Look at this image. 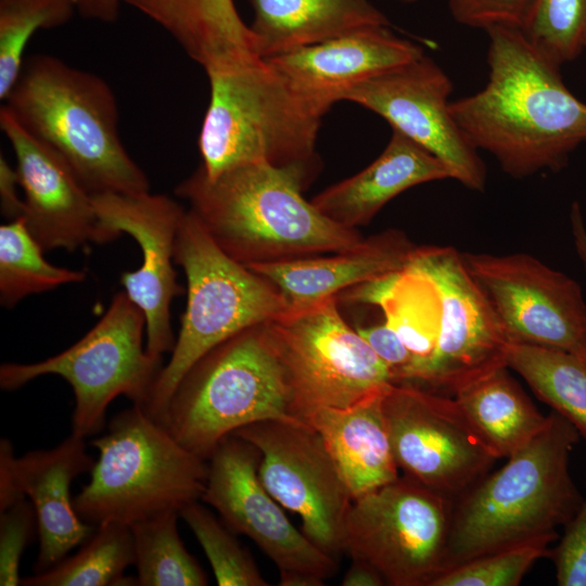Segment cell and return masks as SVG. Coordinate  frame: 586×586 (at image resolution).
Masks as SVG:
<instances>
[{
    "instance_id": "6da1fadb",
    "label": "cell",
    "mask_w": 586,
    "mask_h": 586,
    "mask_svg": "<svg viewBox=\"0 0 586 586\" xmlns=\"http://www.w3.org/2000/svg\"><path fill=\"white\" fill-rule=\"evenodd\" d=\"M488 35V79L454 100L451 114L470 143L486 151L507 175L521 179L563 168L586 143V103L565 86L560 65L517 27Z\"/></svg>"
},
{
    "instance_id": "7a4b0ae2",
    "label": "cell",
    "mask_w": 586,
    "mask_h": 586,
    "mask_svg": "<svg viewBox=\"0 0 586 586\" xmlns=\"http://www.w3.org/2000/svg\"><path fill=\"white\" fill-rule=\"evenodd\" d=\"M318 167L254 163L208 179L199 167L175 189L215 243L247 266L336 253L365 239L303 195Z\"/></svg>"
},
{
    "instance_id": "3957f363",
    "label": "cell",
    "mask_w": 586,
    "mask_h": 586,
    "mask_svg": "<svg viewBox=\"0 0 586 586\" xmlns=\"http://www.w3.org/2000/svg\"><path fill=\"white\" fill-rule=\"evenodd\" d=\"M579 437L552 411L534 440L462 494L453 510L443 571L564 526L584 499L569 471Z\"/></svg>"
},
{
    "instance_id": "277c9868",
    "label": "cell",
    "mask_w": 586,
    "mask_h": 586,
    "mask_svg": "<svg viewBox=\"0 0 586 586\" xmlns=\"http://www.w3.org/2000/svg\"><path fill=\"white\" fill-rule=\"evenodd\" d=\"M4 105L65 160L92 195L150 192L148 176L122 142L115 94L100 76L35 54L25 59Z\"/></svg>"
},
{
    "instance_id": "5b68a950",
    "label": "cell",
    "mask_w": 586,
    "mask_h": 586,
    "mask_svg": "<svg viewBox=\"0 0 586 586\" xmlns=\"http://www.w3.org/2000/svg\"><path fill=\"white\" fill-rule=\"evenodd\" d=\"M200 168L208 179L247 164L318 167L321 115L266 59L206 73Z\"/></svg>"
},
{
    "instance_id": "8992f818",
    "label": "cell",
    "mask_w": 586,
    "mask_h": 586,
    "mask_svg": "<svg viewBox=\"0 0 586 586\" xmlns=\"http://www.w3.org/2000/svg\"><path fill=\"white\" fill-rule=\"evenodd\" d=\"M267 420L307 424L293 413L282 365L263 323L200 358L175 387L158 422L208 460L225 437Z\"/></svg>"
},
{
    "instance_id": "52a82bcc",
    "label": "cell",
    "mask_w": 586,
    "mask_h": 586,
    "mask_svg": "<svg viewBox=\"0 0 586 586\" xmlns=\"http://www.w3.org/2000/svg\"><path fill=\"white\" fill-rule=\"evenodd\" d=\"M91 445L99 458L90 481L73 498L76 513L88 524L131 525L163 512H180L202 498L208 460L189 451L138 405L115 415L107 432Z\"/></svg>"
},
{
    "instance_id": "ba28073f",
    "label": "cell",
    "mask_w": 586,
    "mask_h": 586,
    "mask_svg": "<svg viewBox=\"0 0 586 586\" xmlns=\"http://www.w3.org/2000/svg\"><path fill=\"white\" fill-rule=\"evenodd\" d=\"M174 260L187 278V306L171 357L143 408L157 421L181 378L200 358L289 308L269 281L226 254L190 209L178 229Z\"/></svg>"
},
{
    "instance_id": "9c48e42d",
    "label": "cell",
    "mask_w": 586,
    "mask_h": 586,
    "mask_svg": "<svg viewBox=\"0 0 586 586\" xmlns=\"http://www.w3.org/2000/svg\"><path fill=\"white\" fill-rule=\"evenodd\" d=\"M142 310L125 291L112 298L101 319L64 352L33 364L5 362L0 367V386L14 391L34 379L55 374L72 387L75 406L72 433L88 437L105 424L109 405L119 395L145 408L163 358L146 353Z\"/></svg>"
},
{
    "instance_id": "30bf717a",
    "label": "cell",
    "mask_w": 586,
    "mask_h": 586,
    "mask_svg": "<svg viewBox=\"0 0 586 586\" xmlns=\"http://www.w3.org/2000/svg\"><path fill=\"white\" fill-rule=\"evenodd\" d=\"M265 327L293 413L303 422L318 409L351 406L394 383L388 367L342 318L336 295L288 308Z\"/></svg>"
},
{
    "instance_id": "8fae6325",
    "label": "cell",
    "mask_w": 586,
    "mask_h": 586,
    "mask_svg": "<svg viewBox=\"0 0 586 586\" xmlns=\"http://www.w3.org/2000/svg\"><path fill=\"white\" fill-rule=\"evenodd\" d=\"M454 507L419 482L398 477L353 500L341 551L371 564L392 586H430L443 571Z\"/></svg>"
},
{
    "instance_id": "7c38bea8",
    "label": "cell",
    "mask_w": 586,
    "mask_h": 586,
    "mask_svg": "<svg viewBox=\"0 0 586 586\" xmlns=\"http://www.w3.org/2000/svg\"><path fill=\"white\" fill-rule=\"evenodd\" d=\"M424 276L440 302V334L409 382L444 395L507 366L511 342L487 296L453 246L416 247L407 266ZM508 367V366H507Z\"/></svg>"
},
{
    "instance_id": "4fadbf2b",
    "label": "cell",
    "mask_w": 586,
    "mask_h": 586,
    "mask_svg": "<svg viewBox=\"0 0 586 586\" xmlns=\"http://www.w3.org/2000/svg\"><path fill=\"white\" fill-rule=\"evenodd\" d=\"M383 411L398 469L446 497H460L498 459L454 397L393 383L385 391Z\"/></svg>"
},
{
    "instance_id": "5bb4252c",
    "label": "cell",
    "mask_w": 586,
    "mask_h": 586,
    "mask_svg": "<svg viewBox=\"0 0 586 586\" xmlns=\"http://www.w3.org/2000/svg\"><path fill=\"white\" fill-rule=\"evenodd\" d=\"M259 450L229 435L208 459L201 500L235 534L249 536L277 565L282 586H321L336 572L334 557L286 518L258 476Z\"/></svg>"
},
{
    "instance_id": "9a60e30c",
    "label": "cell",
    "mask_w": 586,
    "mask_h": 586,
    "mask_svg": "<svg viewBox=\"0 0 586 586\" xmlns=\"http://www.w3.org/2000/svg\"><path fill=\"white\" fill-rule=\"evenodd\" d=\"M462 257L511 343L586 353V303L574 279L527 253Z\"/></svg>"
},
{
    "instance_id": "2e32d148",
    "label": "cell",
    "mask_w": 586,
    "mask_h": 586,
    "mask_svg": "<svg viewBox=\"0 0 586 586\" xmlns=\"http://www.w3.org/2000/svg\"><path fill=\"white\" fill-rule=\"evenodd\" d=\"M260 453L258 476L268 493L300 515L302 532L334 557L353 498L321 436L308 424L259 421L232 433Z\"/></svg>"
},
{
    "instance_id": "e0dca14e",
    "label": "cell",
    "mask_w": 586,
    "mask_h": 586,
    "mask_svg": "<svg viewBox=\"0 0 586 586\" xmlns=\"http://www.w3.org/2000/svg\"><path fill=\"white\" fill-rule=\"evenodd\" d=\"M453 82L425 54L351 88L342 101L357 103L443 162L469 190L483 192L487 173L479 151L450 111Z\"/></svg>"
},
{
    "instance_id": "ac0fdd59",
    "label": "cell",
    "mask_w": 586,
    "mask_h": 586,
    "mask_svg": "<svg viewBox=\"0 0 586 586\" xmlns=\"http://www.w3.org/2000/svg\"><path fill=\"white\" fill-rule=\"evenodd\" d=\"M93 196L99 221V243L113 241L122 232L140 245L142 265L122 275L128 297L142 310L145 349L163 358L175 347L170 305L183 293L174 269L175 243L186 209L164 194L102 193Z\"/></svg>"
},
{
    "instance_id": "d6986e66",
    "label": "cell",
    "mask_w": 586,
    "mask_h": 586,
    "mask_svg": "<svg viewBox=\"0 0 586 586\" xmlns=\"http://www.w3.org/2000/svg\"><path fill=\"white\" fill-rule=\"evenodd\" d=\"M0 128L16 157L24 192L23 217L41 249L74 252L99 243V221L92 194L65 160L29 133L2 105Z\"/></svg>"
},
{
    "instance_id": "ffe728a7",
    "label": "cell",
    "mask_w": 586,
    "mask_h": 586,
    "mask_svg": "<svg viewBox=\"0 0 586 586\" xmlns=\"http://www.w3.org/2000/svg\"><path fill=\"white\" fill-rule=\"evenodd\" d=\"M422 54L388 26H370L266 60L324 115L351 88Z\"/></svg>"
},
{
    "instance_id": "44dd1931",
    "label": "cell",
    "mask_w": 586,
    "mask_h": 586,
    "mask_svg": "<svg viewBox=\"0 0 586 586\" xmlns=\"http://www.w3.org/2000/svg\"><path fill=\"white\" fill-rule=\"evenodd\" d=\"M94 464L85 437L72 433L58 446L15 457L16 497H27L34 506L39 536L36 573L55 565L81 545L95 526L76 513L69 487L75 477L90 472Z\"/></svg>"
},
{
    "instance_id": "7402d4cb",
    "label": "cell",
    "mask_w": 586,
    "mask_h": 586,
    "mask_svg": "<svg viewBox=\"0 0 586 586\" xmlns=\"http://www.w3.org/2000/svg\"><path fill=\"white\" fill-rule=\"evenodd\" d=\"M417 245L405 232L388 229L349 250L310 257L247 265L269 281L289 308L315 303L407 268Z\"/></svg>"
},
{
    "instance_id": "603a6c76",
    "label": "cell",
    "mask_w": 586,
    "mask_h": 586,
    "mask_svg": "<svg viewBox=\"0 0 586 586\" xmlns=\"http://www.w3.org/2000/svg\"><path fill=\"white\" fill-rule=\"evenodd\" d=\"M451 179L446 165L403 133L392 130L382 153L358 174L326 188L311 203L329 219L357 229L402 192L430 181Z\"/></svg>"
},
{
    "instance_id": "cb8c5ba5",
    "label": "cell",
    "mask_w": 586,
    "mask_h": 586,
    "mask_svg": "<svg viewBox=\"0 0 586 586\" xmlns=\"http://www.w3.org/2000/svg\"><path fill=\"white\" fill-rule=\"evenodd\" d=\"M387 387L305 420L321 436L353 500L399 477L383 411Z\"/></svg>"
},
{
    "instance_id": "d4e9b609",
    "label": "cell",
    "mask_w": 586,
    "mask_h": 586,
    "mask_svg": "<svg viewBox=\"0 0 586 586\" xmlns=\"http://www.w3.org/2000/svg\"><path fill=\"white\" fill-rule=\"evenodd\" d=\"M161 26L205 72L260 56L233 0H123Z\"/></svg>"
},
{
    "instance_id": "484cf974",
    "label": "cell",
    "mask_w": 586,
    "mask_h": 586,
    "mask_svg": "<svg viewBox=\"0 0 586 586\" xmlns=\"http://www.w3.org/2000/svg\"><path fill=\"white\" fill-rule=\"evenodd\" d=\"M257 54H284L370 26H390L372 0H249Z\"/></svg>"
},
{
    "instance_id": "4316f807",
    "label": "cell",
    "mask_w": 586,
    "mask_h": 586,
    "mask_svg": "<svg viewBox=\"0 0 586 586\" xmlns=\"http://www.w3.org/2000/svg\"><path fill=\"white\" fill-rule=\"evenodd\" d=\"M454 398L498 459L527 445L549 420V415L536 408L507 366L467 384Z\"/></svg>"
},
{
    "instance_id": "83f0119b",
    "label": "cell",
    "mask_w": 586,
    "mask_h": 586,
    "mask_svg": "<svg viewBox=\"0 0 586 586\" xmlns=\"http://www.w3.org/2000/svg\"><path fill=\"white\" fill-rule=\"evenodd\" d=\"M507 366L586 443V353L511 343Z\"/></svg>"
},
{
    "instance_id": "f1b7e54d",
    "label": "cell",
    "mask_w": 586,
    "mask_h": 586,
    "mask_svg": "<svg viewBox=\"0 0 586 586\" xmlns=\"http://www.w3.org/2000/svg\"><path fill=\"white\" fill-rule=\"evenodd\" d=\"M135 564L130 525L104 522L73 556L50 569L21 579L24 586H130L137 578L124 575Z\"/></svg>"
},
{
    "instance_id": "f546056e",
    "label": "cell",
    "mask_w": 586,
    "mask_h": 586,
    "mask_svg": "<svg viewBox=\"0 0 586 586\" xmlns=\"http://www.w3.org/2000/svg\"><path fill=\"white\" fill-rule=\"evenodd\" d=\"M377 306L385 322L413 355V364L403 382L433 354L440 334V302L432 283L421 273L406 268L391 278Z\"/></svg>"
},
{
    "instance_id": "4dcf8cb0",
    "label": "cell",
    "mask_w": 586,
    "mask_h": 586,
    "mask_svg": "<svg viewBox=\"0 0 586 586\" xmlns=\"http://www.w3.org/2000/svg\"><path fill=\"white\" fill-rule=\"evenodd\" d=\"M178 511H167L130 525L137 585L205 586L208 577L188 552L178 532Z\"/></svg>"
},
{
    "instance_id": "1f68e13d",
    "label": "cell",
    "mask_w": 586,
    "mask_h": 586,
    "mask_svg": "<svg viewBox=\"0 0 586 586\" xmlns=\"http://www.w3.org/2000/svg\"><path fill=\"white\" fill-rule=\"evenodd\" d=\"M23 216L0 227V304L11 309L31 294L82 282L86 272L58 267L43 257Z\"/></svg>"
},
{
    "instance_id": "d6a6232c",
    "label": "cell",
    "mask_w": 586,
    "mask_h": 586,
    "mask_svg": "<svg viewBox=\"0 0 586 586\" xmlns=\"http://www.w3.org/2000/svg\"><path fill=\"white\" fill-rule=\"evenodd\" d=\"M71 0H0V99L15 85L24 51L39 29L65 25L75 15Z\"/></svg>"
},
{
    "instance_id": "836d02e7",
    "label": "cell",
    "mask_w": 586,
    "mask_h": 586,
    "mask_svg": "<svg viewBox=\"0 0 586 586\" xmlns=\"http://www.w3.org/2000/svg\"><path fill=\"white\" fill-rule=\"evenodd\" d=\"M202 546L219 586H267L251 553L199 500L179 512Z\"/></svg>"
},
{
    "instance_id": "e575fe53",
    "label": "cell",
    "mask_w": 586,
    "mask_h": 586,
    "mask_svg": "<svg viewBox=\"0 0 586 586\" xmlns=\"http://www.w3.org/2000/svg\"><path fill=\"white\" fill-rule=\"evenodd\" d=\"M520 29L561 66L586 51V0H534Z\"/></svg>"
},
{
    "instance_id": "d590c367",
    "label": "cell",
    "mask_w": 586,
    "mask_h": 586,
    "mask_svg": "<svg viewBox=\"0 0 586 586\" xmlns=\"http://www.w3.org/2000/svg\"><path fill=\"white\" fill-rule=\"evenodd\" d=\"M557 538L556 532L479 556L443 571L430 586H517Z\"/></svg>"
},
{
    "instance_id": "8d00e7d4",
    "label": "cell",
    "mask_w": 586,
    "mask_h": 586,
    "mask_svg": "<svg viewBox=\"0 0 586 586\" xmlns=\"http://www.w3.org/2000/svg\"><path fill=\"white\" fill-rule=\"evenodd\" d=\"M38 534L37 515L27 497L0 510V585H21L20 563L25 548Z\"/></svg>"
},
{
    "instance_id": "74e56055",
    "label": "cell",
    "mask_w": 586,
    "mask_h": 586,
    "mask_svg": "<svg viewBox=\"0 0 586 586\" xmlns=\"http://www.w3.org/2000/svg\"><path fill=\"white\" fill-rule=\"evenodd\" d=\"M453 18L460 25L488 29L521 28L534 0H447Z\"/></svg>"
},
{
    "instance_id": "f35d334b",
    "label": "cell",
    "mask_w": 586,
    "mask_h": 586,
    "mask_svg": "<svg viewBox=\"0 0 586 586\" xmlns=\"http://www.w3.org/2000/svg\"><path fill=\"white\" fill-rule=\"evenodd\" d=\"M564 527L562 538L548 556L555 564L557 584L586 586V497Z\"/></svg>"
},
{
    "instance_id": "ab89813d",
    "label": "cell",
    "mask_w": 586,
    "mask_h": 586,
    "mask_svg": "<svg viewBox=\"0 0 586 586\" xmlns=\"http://www.w3.org/2000/svg\"><path fill=\"white\" fill-rule=\"evenodd\" d=\"M357 332L391 370L394 383L404 381L413 364V355L398 334L384 321L371 327H358Z\"/></svg>"
},
{
    "instance_id": "60d3db41",
    "label": "cell",
    "mask_w": 586,
    "mask_h": 586,
    "mask_svg": "<svg viewBox=\"0 0 586 586\" xmlns=\"http://www.w3.org/2000/svg\"><path fill=\"white\" fill-rule=\"evenodd\" d=\"M20 186L16 168H12L3 154H0V201L1 213L12 219L21 217L24 212V200L18 196Z\"/></svg>"
},
{
    "instance_id": "b9f144b4",
    "label": "cell",
    "mask_w": 586,
    "mask_h": 586,
    "mask_svg": "<svg viewBox=\"0 0 586 586\" xmlns=\"http://www.w3.org/2000/svg\"><path fill=\"white\" fill-rule=\"evenodd\" d=\"M12 443L7 438L0 441V510L18 500L15 494L14 460Z\"/></svg>"
},
{
    "instance_id": "7bdbcfd3",
    "label": "cell",
    "mask_w": 586,
    "mask_h": 586,
    "mask_svg": "<svg viewBox=\"0 0 586 586\" xmlns=\"http://www.w3.org/2000/svg\"><path fill=\"white\" fill-rule=\"evenodd\" d=\"M81 16L102 23L118 18L123 0H71Z\"/></svg>"
},
{
    "instance_id": "ee69618b",
    "label": "cell",
    "mask_w": 586,
    "mask_h": 586,
    "mask_svg": "<svg viewBox=\"0 0 586 586\" xmlns=\"http://www.w3.org/2000/svg\"><path fill=\"white\" fill-rule=\"evenodd\" d=\"M385 584L383 576L377 569L359 559H352V564L342 579L344 586H382Z\"/></svg>"
},
{
    "instance_id": "f6af8a7d",
    "label": "cell",
    "mask_w": 586,
    "mask_h": 586,
    "mask_svg": "<svg viewBox=\"0 0 586 586\" xmlns=\"http://www.w3.org/2000/svg\"><path fill=\"white\" fill-rule=\"evenodd\" d=\"M570 225L574 247L586 277V225L581 205L577 202L571 206Z\"/></svg>"
},
{
    "instance_id": "bcb514c9",
    "label": "cell",
    "mask_w": 586,
    "mask_h": 586,
    "mask_svg": "<svg viewBox=\"0 0 586 586\" xmlns=\"http://www.w3.org/2000/svg\"><path fill=\"white\" fill-rule=\"evenodd\" d=\"M399 1H402V2H404V3H413V2H416L417 0H399Z\"/></svg>"
}]
</instances>
